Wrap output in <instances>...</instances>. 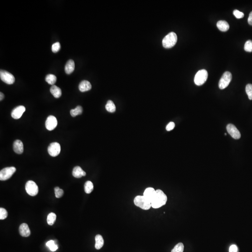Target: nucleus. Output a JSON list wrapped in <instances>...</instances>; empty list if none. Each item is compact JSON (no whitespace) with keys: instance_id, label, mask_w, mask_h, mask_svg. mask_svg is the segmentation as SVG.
Listing matches in <instances>:
<instances>
[{"instance_id":"nucleus-1","label":"nucleus","mask_w":252,"mask_h":252,"mask_svg":"<svg viewBox=\"0 0 252 252\" xmlns=\"http://www.w3.org/2000/svg\"><path fill=\"white\" fill-rule=\"evenodd\" d=\"M167 197L165 194L161 190H155L154 197L151 201V207L153 208H159L164 206L166 203Z\"/></svg>"},{"instance_id":"nucleus-2","label":"nucleus","mask_w":252,"mask_h":252,"mask_svg":"<svg viewBox=\"0 0 252 252\" xmlns=\"http://www.w3.org/2000/svg\"><path fill=\"white\" fill-rule=\"evenodd\" d=\"M134 204L136 206L142 209L147 210L151 207V202L144 196H137L134 199Z\"/></svg>"},{"instance_id":"nucleus-3","label":"nucleus","mask_w":252,"mask_h":252,"mask_svg":"<svg viewBox=\"0 0 252 252\" xmlns=\"http://www.w3.org/2000/svg\"><path fill=\"white\" fill-rule=\"evenodd\" d=\"M177 35L173 32H170L162 40V45L166 49L173 47L177 42Z\"/></svg>"},{"instance_id":"nucleus-4","label":"nucleus","mask_w":252,"mask_h":252,"mask_svg":"<svg viewBox=\"0 0 252 252\" xmlns=\"http://www.w3.org/2000/svg\"><path fill=\"white\" fill-rule=\"evenodd\" d=\"M208 78V73L204 69L199 70L197 72L194 78V82L197 86L203 85Z\"/></svg>"},{"instance_id":"nucleus-5","label":"nucleus","mask_w":252,"mask_h":252,"mask_svg":"<svg viewBox=\"0 0 252 252\" xmlns=\"http://www.w3.org/2000/svg\"><path fill=\"white\" fill-rule=\"evenodd\" d=\"M232 79V75L231 73L229 72H225L221 77L219 80L218 87L220 89H224L228 87L229 84L231 81Z\"/></svg>"},{"instance_id":"nucleus-6","label":"nucleus","mask_w":252,"mask_h":252,"mask_svg":"<svg viewBox=\"0 0 252 252\" xmlns=\"http://www.w3.org/2000/svg\"><path fill=\"white\" fill-rule=\"evenodd\" d=\"M16 172V168L14 167H6L3 169L0 172V180L1 181H5L9 179Z\"/></svg>"},{"instance_id":"nucleus-7","label":"nucleus","mask_w":252,"mask_h":252,"mask_svg":"<svg viewBox=\"0 0 252 252\" xmlns=\"http://www.w3.org/2000/svg\"><path fill=\"white\" fill-rule=\"evenodd\" d=\"M25 190L27 193L31 196H35L38 193V186L33 181H29L26 183Z\"/></svg>"},{"instance_id":"nucleus-8","label":"nucleus","mask_w":252,"mask_h":252,"mask_svg":"<svg viewBox=\"0 0 252 252\" xmlns=\"http://www.w3.org/2000/svg\"><path fill=\"white\" fill-rule=\"evenodd\" d=\"M0 78L3 82L9 85H12L15 81V78L13 75L4 70L0 71Z\"/></svg>"},{"instance_id":"nucleus-9","label":"nucleus","mask_w":252,"mask_h":252,"mask_svg":"<svg viewBox=\"0 0 252 252\" xmlns=\"http://www.w3.org/2000/svg\"><path fill=\"white\" fill-rule=\"evenodd\" d=\"M60 151H61L60 145L56 142L50 144L48 147V153L51 157H57L60 154Z\"/></svg>"},{"instance_id":"nucleus-10","label":"nucleus","mask_w":252,"mask_h":252,"mask_svg":"<svg viewBox=\"0 0 252 252\" xmlns=\"http://www.w3.org/2000/svg\"><path fill=\"white\" fill-rule=\"evenodd\" d=\"M227 132L233 138L235 139H239L241 137L240 132L234 125L229 124L226 127Z\"/></svg>"},{"instance_id":"nucleus-11","label":"nucleus","mask_w":252,"mask_h":252,"mask_svg":"<svg viewBox=\"0 0 252 252\" xmlns=\"http://www.w3.org/2000/svg\"><path fill=\"white\" fill-rule=\"evenodd\" d=\"M58 125L57 118L53 115H50L47 118L45 122V127L48 130L51 131L56 128Z\"/></svg>"},{"instance_id":"nucleus-12","label":"nucleus","mask_w":252,"mask_h":252,"mask_svg":"<svg viewBox=\"0 0 252 252\" xmlns=\"http://www.w3.org/2000/svg\"><path fill=\"white\" fill-rule=\"evenodd\" d=\"M25 107L23 106H19L15 108L11 112V116L14 119H19L25 111Z\"/></svg>"},{"instance_id":"nucleus-13","label":"nucleus","mask_w":252,"mask_h":252,"mask_svg":"<svg viewBox=\"0 0 252 252\" xmlns=\"http://www.w3.org/2000/svg\"><path fill=\"white\" fill-rule=\"evenodd\" d=\"M19 233L23 237H29L30 234V229L28 225L26 223H23L19 227Z\"/></svg>"},{"instance_id":"nucleus-14","label":"nucleus","mask_w":252,"mask_h":252,"mask_svg":"<svg viewBox=\"0 0 252 252\" xmlns=\"http://www.w3.org/2000/svg\"><path fill=\"white\" fill-rule=\"evenodd\" d=\"M13 150L18 154H21L23 152V144L22 141L16 140L13 144Z\"/></svg>"},{"instance_id":"nucleus-15","label":"nucleus","mask_w":252,"mask_h":252,"mask_svg":"<svg viewBox=\"0 0 252 252\" xmlns=\"http://www.w3.org/2000/svg\"><path fill=\"white\" fill-rule=\"evenodd\" d=\"M79 88L80 92H87V91L91 90L92 88V85L88 81L83 80L80 83Z\"/></svg>"},{"instance_id":"nucleus-16","label":"nucleus","mask_w":252,"mask_h":252,"mask_svg":"<svg viewBox=\"0 0 252 252\" xmlns=\"http://www.w3.org/2000/svg\"><path fill=\"white\" fill-rule=\"evenodd\" d=\"M72 174L74 177L78 179L81 178L82 176H86V172H84L80 166H76L74 168Z\"/></svg>"},{"instance_id":"nucleus-17","label":"nucleus","mask_w":252,"mask_h":252,"mask_svg":"<svg viewBox=\"0 0 252 252\" xmlns=\"http://www.w3.org/2000/svg\"><path fill=\"white\" fill-rule=\"evenodd\" d=\"M75 69V63L72 59L68 60L65 66V72L67 74L72 73Z\"/></svg>"},{"instance_id":"nucleus-18","label":"nucleus","mask_w":252,"mask_h":252,"mask_svg":"<svg viewBox=\"0 0 252 252\" xmlns=\"http://www.w3.org/2000/svg\"><path fill=\"white\" fill-rule=\"evenodd\" d=\"M155 190L153 188L149 187L147 188L145 190L144 193V196L151 202L153 198L155 195Z\"/></svg>"},{"instance_id":"nucleus-19","label":"nucleus","mask_w":252,"mask_h":252,"mask_svg":"<svg viewBox=\"0 0 252 252\" xmlns=\"http://www.w3.org/2000/svg\"><path fill=\"white\" fill-rule=\"evenodd\" d=\"M50 92L55 98H59L62 95L61 89L55 85H53L50 88Z\"/></svg>"},{"instance_id":"nucleus-20","label":"nucleus","mask_w":252,"mask_h":252,"mask_svg":"<svg viewBox=\"0 0 252 252\" xmlns=\"http://www.w3.org/2000/svg\"><path fill=\"white\" fill-rule=\"evenodd\" d=\"M217 26L220 31L223 32L227 31L229 29V25L225 21L221 20L218 22Z\"/></svg>"},{"instance_id":"nucleus-21","label":"nucleus","mask_w":252,"mask_h":252,"mask_svg":"<svg viewBox=\"0 0 252 252\" xmlns=\"http://www.w3.org/2000/svg\"><path fill=\"white\" fill-rule=\"evenodd\" d=\"M95 247L96 249L97 250H99L101 249L103 246L104 244V241L103 238L102 236L100 234H98L95 236Z\"/></svg>"},{"instance_id":"nucleus-22","label":"nucleus","mask_w":252,"mask_h":252,"mask_svg":"<svg viewBox=\"0 0 252 252\" xmlns=\"http://www.w3.org/2000/svg\"><path fill=\"white\" fill-rule=\"evenodd\" d=\"M84 189L86 193H91L94 190V184L93 183L90 181L86 182L84 185Z\"/></svg>"},{"instance_id":"nucleus-23","label":"nucleus","mask_w":252,"mask_h":252,"mask_svg":"<svg viewBox=\"0 0 252 252\" xmlns=\"http://www.w3.org/2000/svg\"><path fill=\"white\" fill-rule=\"evenodd\" d=\"M105 108L108 112L110 113H114L116 110L115 105L113 101H111V100L107 102Z\"/></svg>"},{"instance_id":"nucleus-24","label":"nucleus","mask_w":252,"mask_h":252,"mask_svg":"<svg viewBox=\"0 0 252 252\" xmlns=\"http://www.w3.org/2000/svg\"><path fill=\"white\" fill-rule=\"evenodd\" d=\"M82 112H83V108H82V107L78 106L75 109H72L70 111V114H71L72 116L74 117L78 115L82 114Z\"/></svg>"},{"instance_id":"nucleus-25","label":"nucleus","mask_w":252,"mask_h":252,"mask_svg":"<svg viewBox=\"0 0 252 252\" xmlns=\"http://www.w3.org/2000/svg\"><path fill=\"white\" fill-rule=\"evenodd\" d=\"M45 81L49 84V85L53 86L57 81V77L55 75L51 74H48L46 76L45 78Z\"/></svg>"},{"instance_id":"nucleus-26","label":"nucleus","mask_w":252,"mask_h":252,"mask_svg":"<svg viewBox=\"0 0 252 252\" xmlns=\"http://www.w3.org/2000/svg\"><path fill=\"white\" fill-rule=\"evenodd\" d=\"M56 218H57V216L55 213L53 212H51L49 213L47 218V221L48 225H53L56 221Z\"/></svg>"},{"instance_id":"nucleus-27","label":"nucleus","mask_w":252,"mask_h":252,"mask_svg":"<svg viewBox=\"0 0 252 252\" xmlns=\"http://www.w3.org/2000/svg\"><path fill=\"white\" fill-rule=\"evenodd\" d=\"M47 247H49L51 251L52 252L56 251L58 249V246L55 243V241L53 240H50L48 241L46 244Z\"/></svg>"},{"instance_id":"nucleus-28","label":"nucleus","mask_w":252,"mask_h":252,"mask_svg":"<svg viewBox=\"0 0 252 252\" xmlns=\"http://www.w3.org/2000/svg\"><path fill=\"white\" fill-rule=\"evenodd\" d=\"M184 250V245L182 243H179L176 244L172 250V252H183Z\"/></svg>"},{"instance_id":"nucleus-29","label":"nucleus","mask_w":252,"mask_h":252,"mask_svg":"<svg viewBox=\"0 0 252 252\" xmlns=\"http://www.w3.org/2000/svg\"><path fill=\"white\" fill-rule=\"evenodd\" d=\"M244 50L246 51L251 52H252V41L249 40L246 42L244 45Z\"/></svg>"},{"instance_id":"nucleus-30","label":"nucleus","mask_w":252,"mask_h":252,"mask_svg":"<svg viewBox=\"0 0 252 252\" xmlns=\"http://www.w3.org/2000/svg\"><path fill=\"white\" fill-rule=\"evenodd\" d=\"M246 91L248 95L249 100H252V84H247L246 87Z\"/></svg>"},{"instance_id":"nucleus-31","label":"nucleus","mask_w":252,"mask_h":252,"mask_svg":"<svg viewBox=\"0 0 252 252\" xmlns=\"http://www.w3.org/2000/svg\"><path fill=\"white\" fill-rule=\"evenodd\" d=\"M55 191V196L57 198H60L63 196L64 194V191L63 190L59 188V187H56L54 189Z\"/></svg>"},{"instance_id":"nucleus-32","label":"nucleus","mask_w":252,"mask_h":252,"mask_svg":"<svg viewBox=\"0 0 252 252\" xmlns=\"http://www.w3.org/2000/svg\"><path fill=\"white\" fill-rule=\"evenodd\" d=\"M60 48H61V45H60V43L59 42H57L52 44L51 50L54 53H57V52L60 50Z\"/></svg>"},{"instance_id":"nucleus-33","label":"nucleus","mask_w":252,"mask_h":252,"mask_svg":"<svg viewBox=\"0 0 252 252\" xmlns=\"http://www.w3.org/2000/svg\"><path fill=\"white\" fill-rule=\"evenodd\" d=\"M8 216V212L7 210L3 208H0V219L3 220L7 218Z\"/></svg>"},{"instance_id":"nucleus-34","label":"nucleus","mask_w":252,"mask_h":252,"mask_svg":"<svg viewBox=\"0 0 252 252\" xmlns=\"http://www.w3.org/2000/svg\"><path fill=\"white\" fill-rule=\"evenodd\" d=\"M233 14L234 16L238 19L243 18L244 16V14L243 12H240V11H239L237 9H235L233 11Z\"/></svg>"},{"instance_id":"nucleus-35","label":"nucleus","mask_w":252,"mask_h":252,"mask_svg":"<svg viewBox=\"0 0 252 252\" xmlns=\"http://www.w3.org/2000/svg\"><path fill=\"white\" fill-rule=\"evenodd\" d=\"M175 127V124L173 122H170L167 125L166 129L167 131H170L173 130Z\"/></svg>"},{"instance_id":"nucleus-36","label":"nucleus","mask_w":252,"mask_h":252,"mask_svg":"<svg viewBox=\"0 0 252 252\" xmlns=\"http://www.w3.org/2000/svg\"><path fill=\"white\" fill-rule=\"evenodd\" d=\"M238 249L235 245H232L229 247V252H238Z\"/></svg>"},{"instance_id":"nucleus-37","label":"nucleus","mask_w":252,"mask_h":252,"mask_svg":"<svg viewBox=\"0 0 252 252\" xmlns=\"http://www.w3.org/2000/svg\"><path fill=\"white\" fill-rule=\"evenodd\" d=\"M248 23L250 25H252V11L249 14V17L248 18Z\"/></svg>"},{"instance_id":"nucleus-38","label":"nucleus","mask_w":252,"mask_h":252,"mask_svg":"<svg viewBox=\"0 0 252 252\" xmlns=\"http://www.w3.org/2000/svg\"><path fill=\"white\" fill-rule=\"evenodd\" d=\"M4 94H3V93L1 92V93H0V101H2V100H3V98H4Z\"/></svg>"}]
</instances>
